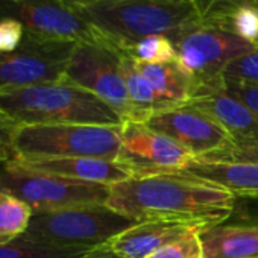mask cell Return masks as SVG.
<instances>
[{"instance_id": "cell-30", "label": "cell", "mask_w": 258, "mask_h": 258, "mask_svg": "<svg viewBox=\"0 0 258 258\" xmlns=\"http://www.w3.org/2000/svg\"><path fill=\"white\" fill-rule=\"evenodd\" d=\"M66 2L72 8H78V7H82V5H87V4H91V2H96V0H66Z\"/></svg>"}, {"instance_id": "cell-28", "label": "cell", "mask_w": 258, "mask_h": 258, "mask_svg": "<svg viewBox=\"0 0 258 258\" xmlns=\"http://www.w3.org/2000/svg\"><path fill=\"white\" fill-rule=\"evenodd\" d=\"M14 131H16V126H13L2 114H0V164L16 158L14 145H13Z\"/></svg>"}, {"instance_id": "cell-25", "label": "cell", "mask_w": 258, "mask_h": 258, "mask_svg": "<svg viewBox=\"0 0 258 258\" xmlns=\"http://www.w3.org/2000/svg\"><path fill=\"white\" fill-rule=\"evenodd\" d=\"M210 161H231V163H249L258 164V143L247 146H229L223 151L213 152L210 155L201 157Z\"/></svg>"}, {"instance_id": "cell-31", "label": "cell", "mask_w": 258, "mask_h": 258, "mask_svg": "<svg viewBox=\"0 0 258 258\" xmlns=\"http://www.w3.org/2000/svg\"><path fill=\"white\" fill-rule=\"evenodd\" d=\"M246 2H247L249 5H252V7L258 11V0H246Z\"/></svg>"}, {"instance_id": "cell-16", "label": "cell", "mask_w": 258, "mask_h": 258, "mask_svg": "<svg viewBox=\"0 0 258 258\" xmlns=\"http://www.w3.org/2000/svg\"><path fill=\"white\" fill-rule=\"evenodd\" d=\"M172 175L214 184L234 196H258V164L195 158Z\"/></svg>"}, {"instance_id": "cell-13", "label": "cell", "mask_w": 258, "mask_h": 258, "mask_svg": "<svg viewBox=\"0 0 258 258\" xmlns=\"http://www.w3.org/2000/svg\"><path fill=\"white\" fill-rule=\"evenodd\" d=\"M187 105L211 117L234 146L258 143V115L225 90L223 79L196 85L195 96Z\"/></svg>"}, {"instance_id": "cell-8", "label": "cell", "mask_w": 258, "mask_h": 258, "mask_svg": "<svg viewBox=\"0 0 258 258\" xmlns=\"http://www.w3.org/2000/svg\"><path fill=\"white\" fill-rule=\"evenodd\" d=\"M178 62L193 76L196 85L223 79L226 67L256 47L243 38L216 28L195 23L170 38Z\"/></svg>"}, {"instance_id": "cell-2", "label": "cell", "mask_w": 258, "mask_h": 258, "mask_svg": "<svg viewBox=\"0 0 258 258\" xmlns=\"http://www.w3.org/2000/svg\"><path fill=\"white\" fill-rule=\"evenodd\" d=\"M99 34L102 43L120 53L142 38L166 35L199 23L193 0H96L73 8Z\"/></svg>"}, {"instance_id": "cell-14", "label": "cell", "mask_w": 258, "mask_h": 258, "mask_svg": "<svg viewBox=\"0 0 258 258\" xmlns=\"http://www.w3.org/2000/svg\"><path fill=\"white\" fill-rule=\"evenodd\" d=\"M202 225L173 222V220H146L120 232L109 241V246L124 258H149L154 252L170 244L191 232H199Z\"/></svg>"}, {"instance_id": "cell-21", "label": "cell", "mask_w": 258, "mask_h": 258, "mask_svg": "<svg viewBox=\"0 0 258 258\" xmlns=\"http://www.w3.org/2000/svg\"><path fill=\"white\" fill-rule=\"evenodd\" d=\"M121 55L142 64H164L178 61L176 49L166 35H151L142 38L129 44Z\"/></svg>"}, {"instance_id": "cell-19", "label": "cell", "mask_w": 258, "mask_h": 258, "mask_svg": "<svg viewBox=\"0 0 258 258\" xmlns=\"http://www.w3.org/2000/svg\"><path fill=\"white\" fill-rule=\"evenodd\" d=\"M121 70H123V78L126 84L129 105H131V120H127V121L146 123L154 114L164 111L163 103L158 99L154 87L142 75L134 59L123 56Z\"/></svg>"}, {"instance_id": "cell-1", "label": "cell", "mask_w": 258, "mask_h": 258, "mask_svg": "<svg viewBox=\"0 0 258 258\" xmlns=\"http://www.w3.org/2000/svg\"><path fill=\"white\" fill-rule=\"evenodd\" d=\"M106 205L136 222L173 220L210 226L232 214L235 196L214 184L169 173L111 185Z\"/></svg>"}, {"instance_id": "cell-11", "label": "cell", "mask_w": 258, "mask_h": 258, "mask_svg": "<svg viewBox=\"0 0 258 258\" xmlns=\"http://www.w3.org/2000/svg\"><path fill=\"white\" fill-rule=\"evenodd\" d=\"M0 20H16L26 32L75 43H102L99 34L66 0H0Z\"/></svg>"}, {"instance_id": "cell-7", "label": "cell", "mask_w": 258, "mask_h": 258, "mask_svg": "<svg viewBox=\"0 0 258 258\" xmlns=\"http://www.w3.org/2000/svg\"><path fill=\"white\" fill-rule=\"evenodd\" d=\"M76 44L25 31L17 49L0 53V91L62 81Z\"/></svg>"}, {"instance_id": "cell-29", "label": "cell", "mask_w": 258, "mask_h": 258, "mask_svg": "<svg viewBox=\"0 0 258 258\" xmlns=\"http://www.w3.org/2000/svg\"><path fill=\"white\" fill-rule=\"evenodd\" d=\"M79 258H124V256L118 255L108 243V244H102V246H97V247L88 250L87 253H84Z\"/></svg>"}, {"instance_id": "cell-10", "label": "cell", "mask_w": 258, "mask_h": 258, "mask_svg": "<svg viewBox=\"0 0 258 258\" xmlns=\"http://www.w3.org/2000/svg\"><path fill=\"white\" fill-rule=\"evenodd\" d=\"M193 160L185 148L146 123L123 121L117 161L129 169L133 178L176 173Z\"/></svg>"}, {"instance_id": "cell-20", "label": "cell", "mask_w": 258, "mask_h": 258, "mask_svg": "<svg viewBox=\"0 0 258 258\" xmlns=\"http://www.w3.org/2000/svg\"><path fill=\"white\" fill-rule=\"evenodd\" d=\"M32 214L23 201L0 193V246L20 238L28 231Z\"/></svg>"}, {"instance_id": "cell-18", "label": "cell", "mask_w": 258, "mask_h": 258, "mask_svg": "<svg viewBox=\"0 0 258 258\" xmlns=\"http://www.w3.org/2000/svg\"><path fill=\"white\" fill-rule=\"evenodd\" d=\"M136 64L154 87L164 111L187 105L193 99L196 82L178 61L164 64Z\"/></svg>"}, {"instance_id": "cell-15", "label": "cell", "mask_w": 258, "mask_h": 258, "mask_svg": "<svg viewBox=\"0 0 258 258\" xmlns=\"http://www.w3.org/2000/svg\"><path fill=\"white\" fill-rule=\"evenodd\" d=\"M20 164L70 179L87 181L114 185L121 181L133 178V173L127 167L118 161L105 160V158H91V157H76V158H38V160H22L14 158Z\"/></svg>"}, {"instance_id": "cell-32", "label": "cell", "mask_w": 258, "mask_h": 258, "mask_svg": "<svg viewBox=\"0 0 258 258\" xmlns=\"http://www.w3.org/2000/svg\"><path fill=\"white\" fill-rule=\"evenodd\" d=\"M256 49H258V41H256Z\"/></svg>"}, {"instance_id": "cell-12", "label": "cell", "mask_w": 258, "mask_h": 258, "mask_svg": "<svg viewBox=\"0 0 258 258\" xmlns=\"http://www.w3.org/2000/svg\"><path fill=\"white\" fill-rule=\"evenodd\" d=\"M146 124L185 148L195 158L232 146L229 136L211 117L190 105L157 112Z\"/></svg>"}, {"instance_id": "cell-26", "label": "cell", "mask_w": 258, "mask_h": 258, "mask_svg": "<svg viewBox=\"0 0 258 258\" xmlns=\"http://www.w3.org/2000/svg\"><path fill=\"white\" fill-rule=\"evenodd\" d=\"M223 76L250 82H258V49L231 62Z\"/></svg>"}, {"instance_id": "cell-3", "label": "cell", "mask_w": 258, "mask_h": 258, "mask_svg": "<svg viewBox=\"0 0 258 258\" xmlns=\"http://www.w3.org/2000/svg\"><path fill=\"white\" fill-rule=\"evenodd\" d=\"M0 114L13 126H121V117L93 93L67 81L0 91Z\"/></svg>"}, {"instance_id": "cell-6", "label": "cell", "mask_w": 258, "mask_h": 258, "mask_svg": "<svg viewBox=\"0 0 258 258\" xmlns=\"http://www.w3.org/2000/svg\"><path fill=\"white\" fill-rule=\"evenodd\" d=\"M0 193L23 201L32 213L106 204L111 185L38 172L16 160L0 164Z\"/></svg>"}, {"instance_id": "cell-9", "label": "cell", "mask_w": 258, "mask_h": 258, "mask_svg": "<svg viewBox=\"0 0 258 258\" xmlns=\"http://www.w3.org/2000/svg\"><path fill=\"white\" fill-rule=\"evenodd\" d=\"M121 53L105 43H78L67 66L64 81L72 82L109 105L123 121L131 120Z\"/></svg>"}, {"instance_id": "cell-23", "label": "cell", "mask_w": 258, "mask_h": 258, "mask_svg": "<svg viewBox=\"0 0 258 258\" xmlns=\"http://www.w3.org/2000/svg\"><path fill=\"white\" fill-rule=\"evenodd\" d=\"M149 258H204L199 232H191L170 244L163 246Z\"/></svg>"}, {"instance_id": "cell-5", "label": "cell", "mask_w": 258, "mask_h": 258, "mask_svg": "<svg viewBox=\"0 0 258 258\" xmlns=\"http://www.w3.org/2000/svg\"><path fill=\"white\" fill-rule=\"evenodd\" d=\"M121 126L96 124H35L14 131L16 158H76L91 157L117 161Z\"/></svg>"}, {"instance_id": "cell-17", "label": "cell", "mask_w": 258, "mask_h": 258, "mask_svg": "<svg viewBox=\"0 0 258 258\" xmlns=\"http://www.w3.org/2000/svg\"><path fill=\"white\" fill-rule=\"evenodd\" d=\"M204 258H258V223H216L199 231Z\"/></svg>"}, {"instance_id": "cell-22", "label": "cell", "mask_w": 258, "mask_h": 258, "mask_svg": "<svg viewBox=\"0 0 258 258\" xmlns=\"http://www.w3.org/2000/svg\"><path fill=\"white\" fill-rule=\"evenodd\" d=\"M87 252L88 250L55 247L25 237L0 246V258H79Z\"/></svg>"}, {"instance_id": "cell-24", "label": "cell", "mask_w": 258, "mask_h": 258, "mask_svg": "<svg viewBox=\"0 0 258 258\" xmlns=\"http://www.w3.org/2000/svg\"><path fill=\"white\" fill-rule=\"evenodd\" d=\"M223 85L229 94L237 97L240 102H243L250 111H253L258 115V82L223 76Z\"/></svg>"}, {"instance_id": "cell-27", "label": "cell", "mask_w": 258, "mask_h": 258, "mask_svg": "<svg viewBox=\"0 0 258 258\" xmlns=\"http://www.w3.org/2000/svg\"><path fill=\"white\" fill-rule=\"evenodd\" d=\"M25 35V28L16 20H0V53L19 47Z\"/></svg>"}, {"instance_id": "cell-4", "label": "cell", "mask_w": 258, "mask_h": 258, "mask_svg": "<svg viewBox=\"0 0 258 258\" xmlns=\"http://www.w3.org/2000/svg\"><path fill=\"white\" fill-rule=\"evenodd\" d=\"M136 223L139 222L117 213L106 204L79 205L32 214L29 228L22 237L62 249L91 250L108 244Z\"/></svg>"}]
</instances>
